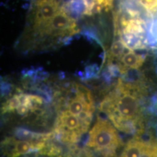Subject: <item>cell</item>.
I'll use <instances>...</instances> for the list:
<instances>
[{
  "mask_svg": "<svg viewBox=\"0 0 157 157\" xmlns=\"http://www.w3.org/2000/svg\"><path fill=\"white\" fill-rule=\"evenodd\" d=\"M123 146V141L112 124L98 116L89 132L86 147L98 157H117Z\"/></svg>",
  "mask_w": 157,
  "mask_h": 157,
  "instance_id": "3",
  "label": "cell"
},
{
  "mask_svg": "<svg viewBox=\"0 0 157 157\" xmlns=\"http://www.w3.org/2000/svg\"><path fill=\"white\" fill-rule=\"evenodd\" d=\"M146 17L134 4L124 0L113 15L114 36L132 50H148L153 42Z\"/></svg>",
  "mask_w": 157,
  "mask_h": 157,
  "instance_id": "2",
  "label": "cell"
},
{
  "mask_svg": "<svg viewBox=\"0 0 157 157\" xmlns=\"http://www.w3.org/2000/svg\"><path fill=\"white\" fill-rule=\"evenodd\" d=\"M148 93L144 78H121L102 100L99 109L116 128L127 134L141 136L145 129L143 103Z\"/></svg>",
  "mask_w": 157,
  "mask_h": 157,
  "instance_id": "1",
  "label": "cell"
},
{
  "mask_svg": "<svg viewBox=\"0 0 157 157\" xmlns=\"http://www.w3.org/2000/svg\"><path fill=\"white\" fill-rule=\"evenodd\" d=\"M48 140H23L8 137L2 142V151L6 157H23L36 153L46 145Z\"/></svg>",
  "mask_w": 157,
  "mask_h": 157,
  "instance_id": "5",
  "label": "cell"
},
{
  "mask_svg": "<svg viewBox=\"0 0 157 157\" xmlns=\"http://www.w3.org/2000/svg\"><path fill=\"white\" fill-rule=\"evenodd\" d=\"M113 0H95L94 15L101 14L103 12L108 13L113 9Z\"/></svg>",
  "mask_w": 157,
  "mask_h": 157,
  "instance_id": "8",
  "label": "cell"
},
{
  "mask_svg": "<svg viewBox=\"0 0 157 157\" xmlns=\"http://www.w3.org/2000/svg\"><path fill=\"white\" fill-rule=\"evenodd\" d=\"M44 98L36 94L18 92L3 103L2 113H15L23 117H31L33 114L41 116L44 111Z\"/></svg>",
  "mask_w": 157,
  "mask_h": 157,
  "instance_id": "4",
  "label": "cell"
},
{
  "mask_svg": "<svg viewBox=\"0 0 157 157\" xmlns=\"http://www.w3.org/2000/svg\"><path fill=\"white\" fill-rule=\"evenodd\" d=\"M63 157H95L93 153L87 147L78 148L76 145H68Z\"/></svg>",
  "mask_w": 157,
  "mask_h": 157,
  "instance_id": "7",
  "label": "cell"
},
{
  "mask_svg": "<svg viewBox=\"0 0 157 157\" xmlns=\"http://www.w3.org/2000/svg\"><path fill=\"white\" fill-rule=\"evenodd\" d=\"M54 140H50L36 155L43 157H63L65 151L60 145L56 144Z\"/></svg>",
  "mask_w": 157,
  "mask_h": 157,
  "instance_id": "6",
  "label": "cell"
}]
</instances>
